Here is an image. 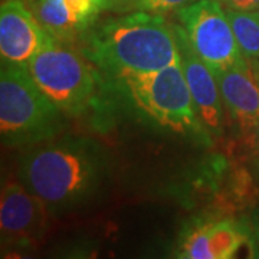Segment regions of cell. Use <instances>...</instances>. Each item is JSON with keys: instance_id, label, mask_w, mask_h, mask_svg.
I'll return each instance as SVG.
<instances>
[{"instance_id": "cell-1", "label": "cell", "mask_w": 259, "mask_h": 259, "mask_svg": "<svg viewBox=\"0 0 259 259\" xmlns=\"http://www.w3.org/2000/svg\"><path fill=\"white\" fill-rule=\"evenodd\" d=\"M110 175V157L87 137L48 140L20 158L19 179L47 206L51 216L87 204Z\"/></svg>"}, {"instance_id": "cell-2", "label": "cell", "mask_w": 259, "mask_h": 259, "mask_svg": "<svg viewBox=\"0 0 259 259\" xmlns=\"http://www.w3.org/2000/svg\"><path fill=\"white\" fill-rule=\"evenodd\" d=\"M82 54L102 79L156 72L180 62L173 26L144 10L105 20L88 35Z\"/></svg>"}, {"instance_id": "cell-3", "label": "cell", "mask_w": 259, "mask_h": 259, "mask_svg": "<svg viewBox=\"0 0 259 259\" xmlns=\"http://www.w3.org/2000/svg\"><path fill=\"white\" fill-rule=\"evenodd\" d=\"M124 107L150 125L182 136H210L200 122L180 62L148 74L102 79Z\"/></svg>"}, {"instance_id": "cell-4", "label": "cell", "mask_w": 259, "mask_h": 259, "mask_svg": "<svg viewBox=\"0 0 259 259\" xmlns=\"http://www.w3.org/2000/svg\"><path fill=\"white\" fill-rule=\"evenodd\" d=\"M65 117L26 66L2 64L0 137L5 147H33L55 139L64 130Z\"/></svg>"}, {"instance_id": "cell-5", "label": "cell", "mask_w": 259, "mask_h": 259, "mask_svg": "<svg viewBox=\"0 0 259 259\" xmlns=\"http://www.w3.org/2000/svg\"><path fill=\"white\" fill-rule=\"evenodd\" d=\"M42 93L66 115L87 112L98 101L104 82L87 56L54 37L28 64Z\"/></svg>"}, {"instance_id": "cell-6", "label": "cell", "mask_w": 259, "mask_h": 259, "mask_svg": "<svg viewBox=\"0 0 259 259\" xmlns=\"http://www.w3.org/2000/svg\"><path fill=\"white\" fill-rule=\"evenodd\" d=\"M176 15L189 44L214 76L246 59L221 0L192 2Z\"/></svg>"}, {"instance_id": "cell-7", "label": "cell", "mask_w": 259, "mask_h": 259, "mask_svg": "<svg viewBox=\"0 0 259 259\" xmlns=\"http://www.w3.org/2000/svg\"><path fill=\"white\" fill-rule=\"evenodd\" d=\"M44 202L20 180H8L0 194V235L3 245L29 248L42 241L48 228Z\"/></svg>"}, {"instance_id": "cell-8", "label": "cell", "mask_w": 259, "mask_h": 259, "mask_svg": "<svg viewBox=\"0 0 259 259\" xmlns=\"http://www.w3.org/2000/svg\"><path fill=\"white\" fill-rule=\"evenodd\" d=\"M54 39L23 0H3L0 6L2 64L28 66Z\"/></svg>"}, {"instance_id": "cell-9", "label": "cell", "mask_w": 259, "mask_h": 259, "mask_svg": "<svg viewBox=\"0 0 259 259\" xmlns=\"http://www.w3.org/2000/svg\"><path fill=\"white\" fill-rule=\"evenodd\" d=\"M173 29L180 54V65L193 100L196 114L210 136H222L225 125L223 100L218 79L212 69L194 52L182 28L175 25Z\"/></svg>"}, {"instance_id": "cell-10", "label": "cell", "mask_w": 259, "mask_h": 259, "mask_svg": "<svg viewBox=\"0 0 259 259\" xmlns=\"http://www.w3.org/2000/svg\"><path fill=\"white\" fill-rule=\"evenodd\" d=\"M249 243L245 223L235 219H202L190 225L179 242L177 256L186 259H229Z\"/></svg>"}, {"instance_id": "cell-11", "label": "cell", "mask_w": 259, "mask_h": 259, "mask_svg": "<svg viewBox=\"0 0 259 259\" xmlns=\"http://www.w3.org/2000/svg\"><path fill=\"white\" fill-rule=\"evenodd\" d=\"M223 105L235 127L249 139L259 124V83L249 59L216 75Z\"/></svg>"}, {"instance_id": "cell-12", "label": "cell", "mask_w": 259, "mask_h": 259, "mask_svg": "<svg viewBox=\"0 0 259 259\" xmlns=\"http://www.w3.org/2000/svg\"><path fill=\"white\" fill-rule=\"evenodd\" d=\"M33 12L48 33L59 40L68 39L81 32L64 0H37Z\"/></svg>"}, {"instance_id": "cell-13", "label": "cell", "mask_w": 259, "mask_h": 259, "mask_svg": "<svg viewBox=\"0 0 259 259\" xmlns=\"http://www.w3.org/2000/svg\"><path fill=\"white\" fill-rule=\"evenodd\" d=\"M226 12L242 55L249 61H259V12Z\"/></svg>"}, {"instance_id": "cell-14", "label": "cell", "mask_w": 259, "mask_h": 259, "mask_svg": "<svg viewBox=\"0 0 259 259\" xmlns=\"http://www.w3.org/2000/svg\"><path fill=\"white\" fill-rule=\"evenodd\" d=\"M189 3H192V0H139L137 9L151 12V13H161V12L179 10Z\"/></svg>"}, {"instance_id": "cell-15", "label": "cell", "mask_w": 259, "mask_h": 259, "mask_svg": "<svg viewBox=\"0 0 259 259\" xmlns=\"http://www.w3.org/2000/svg\"><path fill=\"white\" fill-rule=\"evenodd\" d=\"M245 225L249 235V246L253 258H259V207L252 212Z\"/></svg>"}, {"instance_id": "cell-16", "label": "cell", "mask_w": 259, "mask_h": 259, "mask_svg": "<svg viewBox=\"0 0 259 259\" xmlns=\"http://www.w3.org/2000/svg\"><path fill=\"white\" fill-rule=\"evenodd\" d=\"M226 9L236 12H259V0H221Z\"/></svg>"}, {"instance_id": "cell-17", "label": "cell", "mask_w": 259, "mask_h": 259, "mask_svg": "<svg viewBox=\"0 0 259 259\" xmlns=\"http://www.w3.org/2000/svg\"><path fill=\"white\" fill-rule=\"evenodd\" d=\"M137 5L139 0H105V9H127Z\"/></svg>"}, {"instance_id": "cell-18", "label": "cell", "mask_w": 259, "mask_h": 259, "mask_svg": "<svg viewBox=\"0 0 259 259\" xmlns=\"http://www.w3.org/2000/svg\"><path fill=\"white\" fill-rule=\"evenodd\" d=\"M249 141L252 150H253V154L256 156V154H259V124L256 125V128L253 130V133L250 134Z\"/></svg>"}, {"instance_id": "cell-19", "label": "cell", "mask_w": 259, "mask_h": 259, "mask_svg": "<svg viewBox=\"0 0 259 259\" xmlns=\"http://www.w3.org/2000/svg\"><path fill=\"white\" fill-rule=\"evenodd\" d=\"M252 170H253V175L256 177V180L259 182V154L255 156L253 158V163H252Z\"/></svg>"}, {"instance_id": "cell-20", "label": "cell", "mask_w": 259, "mask_h": 259, "mask_svg": "<svg viewBox=\"0 0 259 259\" xmlns=\"http://www.w3.org/2000/svg\"><path fill=\"white\" fill-rule=\"evenodd\" d=\"M250 66H252V71H253V75L256 78V81L259 83V61H249Z\"/></svg>"}]
</instances>
